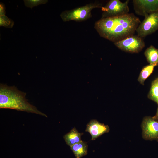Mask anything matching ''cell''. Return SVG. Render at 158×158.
I'll list each match as a JSON object with an SVG mask.
<instances>
[{
  "instance_id": "cell-16",
  "label": "cell",
  "mask_w": 158,
  "mask_h": 158,
  "mask_svg": "<svg viewBox=\"0 0 158 158\" xmlns=\"http://www.w3.org/2000/svg\"><path fill=\"white\" fill-rule=\"evenodd\" d=\"M25 6L32 9L35 6L42 4H44L48 2L47 0H24Z\"/></svg>"
},
{
  "instance_id": "cell-5",
  "label": "cell",
  "mask_w": 158,
  "mask_h": 158,
  "mask_svg": "<svg viewBox=\"0 0 158 158\" xmlns=\"http://www.w3.org/2000/svg\"><path fill=\"white\" fill-rule=\"evenodd\" d=\"M114 44L121 50L130 53H138L145 46L143 38L137 35L129 36Z\"/></svg>"
},
{
  "instance_id": "cell-15",
  "label": "cell",
  "mask_w": 158,
  "mask_h": 158,
  "mask_svg": "<svg viewBox=\"0 0 158 158\" xmlns=\"http://www.w3.org/2000/svg\"><path fill=\"white\" fill-rule=\"evenodd\" d=\"M14 22L5 15L0 16V26L11 28L14 25Z\"/></svg>"
},
{
  "instance_id": "cell-18",
  "label": "cell",
  "mask_w": 158,
  "mask_h": 158,
  "mask_svg": "<svg viewBox=\"0 0 158 158\" xmlns=\"http://www.w3.org/2000/svg\"><path fill=\"white\" fill-rule=\"evenodd\" d=\"M154 118L158 120V107L157 109V112L155 116L153 117Z\"/></svg>"
},
{
  "instance_id": "cell-4",
  "label": "cell",
  "mask_w": 158,
  "mask_h": 158,
  "mask_svg": "<svg viewBox=\"0 0 158 158\" xmlns=\"http://www.w3.org/2000/svg\"><path fill=\"white\" fill-rule=\"evenodd\" d=\"M129 0H127L124 2L119 0L109 1L101 8L103 11L101 18L119 16L129 13Z\"/></svg>"
},
{
  "instance_id": "cell-13",
  "label": "cell",
  "mask_w": 158,
  "mask_h": 158,
  "mask_svg": "<svg viewBox=\"0 0 158 158\" xmlns=\"http://www.w3.org/2000/svg\"><path fill=\"white\" fill-rule=\"evenodd\" d=\"M155 66L154 65L149 64L143 67L138 79L140 84L144 85L145 81L152 73Z\"/></svg>"
},
{
  "instance_id": "cell-11",
  "label": "cell",
  "mask_w": 158,
  "mask_h": 158,
  "mask_svg": "<svg viewBox=\"0 0 158 158\" xmlns=\"http://www.w3.org/2000/svg\"><path fill=\"white\" fill-rule=\"evenodd\" d=\"M144 54L150 64L158 65V49L151 45L146 49Z\"/></svg>"
},
{
  "instance_id": "cell-10",
  "label": "cell",
  "mask_w": 158,
  "mask_h": 158,
  "mask_svg": "<svg viewBox=\"0 0 158 158\" xmlns=\"http://www.w3.org/2000/svg\"><path fill=\"white\" fill-rule=\"evenodd\" d=\"M83 134V133H79L74 127L64 136L63 138L66 144L70 147L81 142V136Z\"/></svg>"
},
{
  "instance_id": "cell-7",
  "label": "cell",
  "mask_w": 158,
  "mask_h": 158,
  "mask_svg": "<svg viewBox=\"0 0 158 158\" xmlns=\"http://www.w3.org/2000/svg\"><path fill=\"white\" fill-rule=\"evenodd\" d=\"M134 9L138 15L146 16L158 12V0H133Z\"/></svg>"
},
{
  "instance_id": "cell-6",
  "label": "cell",
  "mask_w": 158,
  "mask_h": 158,
  "mask_svg": "<svg viewBox=\"0 0 158 158\" xmlns=\"http://www.w3.org/2000/svg\"><path fill=\"white\" fill-rule=\"evenodd\" d=\"M158 30V12L150 13L146 16L137 28V35L143 38Z\"/></svg>"
},
{
  "instance_id": "cell-14",
  "label": "cell",
  "mask_w": 158,
  "mask_h": 158,
  "mask_svg": "<svg viewBox=\"0 0 158 158\" xmlns=\"http://www.w3.org/2000/svg\"><path fill=\"white\" fill-rule=\"evenodd\" d=\"M148 97L150 99L158 103V78L152 82Z\"/></svg>"
},
{
  "instance_id": "cell-8",
  "label": "cell",
  "mask_w": 158,
  "mask_h": 158,
  "mask_svg": "<svg viewBox=\"0 0 158 158\" xmlns=\"http://www.w3.org/2000/svg\"><path fill=\"white\" fill-rule=\"evenodd\" d=\"M143 138L147 140H158V120L153 117L146 116L141 125Z\"/></svg>"
},
{
  "instance_id": "cell-17",
  "label": "cell",
  "mask_w": 158,
  "mask_h": 158,
  "mask_svg": "<svg viewBox=\"0 0 158 158\" xmlns=\"http://www.w3.org/2000/svg\"><path fill=\"white\" fill-rule=\"evenodd\" d=\"M5 4L2 2L0 3V16L5 15L6 13Z\"/></svg>"
},
{
  "instance_id": "cell-3",
  "label": "cell",
  "mask_w": 158,
  "mask_h": 158,
  "mask_svg": "<svg viewBox=\"0 0 158 158\" xmlns=\"http://www.w3.org/2000/svg\"><path fill=\"white\" fill-rule=\"evenodd\" d=\"M102 6L101 3L97 2L92 3L72 10L64 11L61 13L60 16L64 22L84 21L91 17V11L93 9L101 8Z\"/></svg>"
},
{
  "instance_id": "cell-2",
  "label": "cell",
  "mask_w": 158,
  "mask_h": 158,
  "mask_svg": "<svg viewBox=\"0 0 158 158\" xmlns=\"http://www.w3.org/2000/svg\"><path fill=\"white\" fill-rule=\"evenodd\" d=\"M26 93L18 90L14 86L0 85V108L10 109L18 111L35 113L47 117L29 103L25 98Z\"/></svg>"
},
{
  "instance_id": "cell-1",
  "label": "cell",
  "mask_w": 158,
  "mask_h": 158,
  "mask_svg": "<svg viewBox=\"0 0 158 158\" xmlns=\"http://www.w3.org/2000/svg\"><path fill=\"white\" fill-rule=\"evenodd\" d=\"M133 13L101 18L94 27L101 37L114 43L133 35L141 23Z\"/></svg>"
},
{
  "instance_id": "cell-12",
  "label": "cell",
  "mask_w": 158,
  "mask_h": 158,
  "mask_svg": "<svg viewBox=\"0 0 158 158\" xmlns=\"http://www.w3.org/2000/svg\"><path fill=\"white\" fill-rule=\"evenodd\" d=\"M76 158H81L87 154L88 145L84 141L75 144L70 147Z\"/></svg>"
},
{
  "instance_id": "cell-9",
  "label": "cell",
  "mask_w": 158,
  "mask_h": 158,
  "mask_svg": "<svg viewBox=\"0 0 158 158\" xmlns=\"http://www.w3.org/2000/svg\"><path fill=\"white\" fill-rule=\"evenodd\" d=\"M109 126L101 123L96 120H91L86 126V132L90 133L92 140H94L102 134L109 131Z\"/></svg>"
},
{
  "instance_id": "cell-19",
  "label": "cell",
  "mask_w": 158,
  "mask_h": 158,
  "mask_svg": "<svg viewBox=\"0 0 158 158\" xmlns=\"http://www.w3.org/2000/svg\"><path fill=\"white\" fill-rule=\"evenodd\" d=\"M158 104V103H157Z\"/></svg>"
}]
</instances>
